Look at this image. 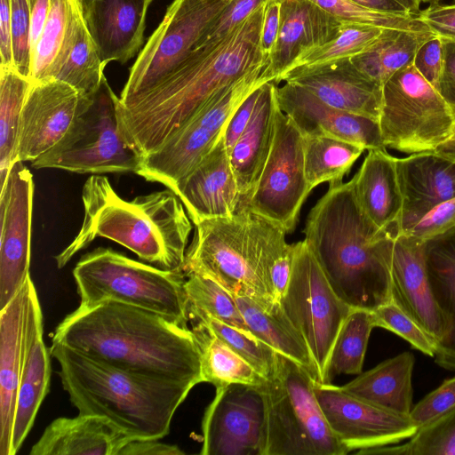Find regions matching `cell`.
<instances>
[{"label": "cell", "instance_id": "7402d4cb", "mask_svg": "<svg viewBox=\"0 0 455 455\" xmlns=\"http://www.w3.org/2000/svg\"><path fill=\"white\" fill-rule=\"evenodd\" d=\"M342 23L310 0H281L279 31L263 74L279 84L303 52L334 38Z\"/></svg>", "mask_w": 455, "mask_h": 455}, {"label": "cell", "instance_id": "816d5d0a", "mask_svg": "<svg viewBox=\"0 0 455 455\" xmlns=\"http://www.w3.org/2000/svg\"><path fill=\"white\" fill-rule=\"evenodd\" d=\"M455 227V197L434 207L406 233L425 241Z\"/></svg>", "mask_w": 455, "mask_h": 455}, {"label": "cell", "instance_id": "484cf974", "mask_svg": "<svg viewBox=\"0 0 455 455\" xmlns=\"http://www.w3.org/2000/svg\"><path fill=\"white\" fill-rule=\"evenodd\" d=\"M149 0H83V15L103 64L130 60L144 41Z\"/></svg>", "mask_w": 455, "mask_h": 455}, {"label": "cell", "instance_id": "d590c367", "mask_svg": "<svg viewBox=\"0 0 455 455\" xmlns=\"http://www.w3.org/2000/svg\"><path fill=\"white\" fill-rule=\"evenodd\" d=\"M434 36L430 30L386 28L373 46L350 60L383 86L396 71L411 65L419 46Z\"/></svg>", "mask_w": 455, "mask_h": 455}, {"label": "cell", "instance_id": "ba28073f", "mask_svg": "<svg viewBox=\"0 0 455 455\" xmlns=\"http://www.w3.org/2000/svg\"><path fill=\"white\" fill-rule=\"evenodd\" d=\"M314 379L301 365L276 353L275 364L259 386L266 407L264 455H346L314 391Z\"/></svg>", "mask_w": 455, "mask_h": 455}, {"label": "cell", "instance_id": "003e7915", "mask_svg": "<svg viewBox=\"0 0 455 455\" xmlns=\"http://www.w3.org/2000/svg\"><path fill=\"white\" fill-rule=\"evenodd\" d=\"M153 0H149L150 3H152Z\"/></svg>", "mask_w": 455, "mask_h": 455}, {"label": "cell", "instance_id": "e7e4bbea", "mask_svg": "<svg viewBox=\"0 0 455 455\" xmlns=\"http://www.w3.org/2000/svg\"><path fill=\"white\" fill-rule=\"evenodd\" d=\"M403 4L410 13L419 15L420 12V3L422 0H396Z\"/></svg>", "mask_w": 455, "mask_h": 455}, {"label": "cell", "instance_id": "681fc988", "mask_svg": "<svg viewBox=\"0 0 455 455\" xmlns=\"http://www.w3.org/2000/svg\"><path fill=\"white\" fill-rule=\"evenodd\" d=\"M267 1L268 0H232L208 29L199 46L226 36L260 5Z\"/></svg>", "mask_w": 455, "mask_h": 455}, {"label": "cell", "instance_id": "f1b7e54d", "mask_svg": "<svg viewBox=\"0 0 455 455\" xmlns=\"http://www.w3.org/2000/svg\"><path fill=\"white\" fill-rule=\"evenodd\" d=\"M278 84L270 81L259 87V94L251 118L229 152L241 203L253 193L268 157L275 133Z\"/></svg>", "mask_w": 455, "mask_h": 455}, {"label": "cell", "instance_id": "60d3db41", "mask_svg": "<svg viewBox=\"0 0 455 455\" xmlns=\"http://www.w3.org/2000/svg\"><path fill=\"white\" fill-rule=\"evenodd\" d=\"M105 67L83 18L74 44L53 79L64 82L82 96L91 98L100 85Z\"/></svg>", "mask_w": 455, "mask_h": 455}, {"label": "cell", "instance_id": "277c9868", "mask_svg": "<svg viewBox=\"0 0 455 455\" xmlns=\"http://www.w3.org/2000/svg\"><path fill=\"white\" fill-rule=\"evenodd\" d=\"M82 200V226L74 240L56 256L60 268L96 237H104L157 267L183 271L192 220L171 189L127 201L116 194L106 176L92 174L84 184Z\"/></svg>", "mask_w": 455, "mask_h": 455}, {"label": "cell", "instance_id": "8992f818", "mask_svg": "<svg viewBox=\"0 0 455 455\" xmlns=\"http://www.w3.org/2000/svg\"><path fill=\"white\" fill-rule=\"evenodd\" d=\"M195 226L183 267L185 275H207L229 293L249 297L266 307L277 302L269 269L290 246L280 226L243 205L229 217L203 220Z\"/></svg>", "mask_w": 455, "mask_h": 455}, {"label": "cell", "instance_id": "3957f363", "mask_svg": "<svg viewBox=\"0 0 455 455\" xmlns=\"http://www.w3.org/2000/svg\"><path fill=\"white\" fill-rule=\"evenodd\" d=\"M304 241L337 296L374 311L391 302L394 231L377 228L361 209L353 178L328 190L309 212Z\"/></svg>", "mask_w": 455, "mask_h": 455}, {"label": "cell", "instance_id": "4dcf8cb0", "mask_svg": "<svg viewBox=\"0 0 455 455\" xmlns=\"http://www.w3.org/2000/svg\"><path fill=\"white\" fill-rule=\"evenodd\" d=\"M24 285L0 310V455H12V439L23 361Z\"/></svg>", "mask_w": 455, "mask_h": 455}, {"label": "cell", "instance_id": "4fadbf2b", "mask_svg": "<svg viewBox=\"0 0 455 455\" xmlns=\"http://www.w3.org/2000/svg\"><path fill=\"white\" fill-rule=\"evenodd\" d=\"M279 303L304 339L323 383L334 340L352 308L334 292L304 240L293 243L291 275Z\"/></svg>", "mask_w": 455, "mask_h": 455}, {"label": "cell", "instance_id": "74e56055", "mask_svg": "<svg viewBox=\"0 0 455 455\" xmlns=\"http://www.w3.org/2000/svg\"><path fill=\"white\" fill-rule=\"evenodd\" d=\"M30 86V79L13 66L0 67V188L18 161L21 113Z\"/></svg>", "mask_w": 455, "mask_h": 455}, {"label": "cell", "instance_id": "9a60e30c", "mask_svg": "<svg viewBox=\"0 0 455 455\" xmlns=\"http://www.w3.org/2000/svg\"><path fill=\"white\" fill-rule=\"evenodd\" d=\"M202 455H264L266 407L258 386L216 387L202 421Z\"/></svg>", "mask_w": 455, "mask_h": 455}, {"label": "cell", "instance_id": "be15d7a7", "mask_svg": "<svg viewBox=\"0 0 455 455\" xmlns=\"http://www.w3.org/2000/svg\"><path fill=\"white\" fill-rule=\"evenodd\" d=\"M455 162V139H449L439 145L434 151Z\"/></svg>", "mask_w": 455, "mask_h": 455}, {"label": "cell", "instance_id": "9f6ffc18", "mask_svg": "<svg viewBox=\"0 0 455 455\" xmlns=\"http://www.w3.org/2000/svg\"><path fill=\"white\" fill-rule=\"evenodd\" d=\"M293 263V243L279 255L269 269V282L275 299L279 302L289 284Z\"/></svg>", "mask_w": 455, "mask_h": 455}, {"label": "cell", "instance_id": "7c38bea8", "mask_svg": "<svg viewBox=\"0 0 455 455\" xmlns=\"http://www.w3.org/2000/svg\"><path fill=\"white\" fill-rule=\"evenodd\" d=\"M231 1L173 0L132 66L119 105L129 106L172 76Z\"/></svg>", "mask_w": 455, "mask_h": 455}, {"label": "cell", "instance_id": "6f0895ef", "mask_svg": "<svg viewBox=\"0 0 455 455\" xmlns=\"http://www.w3.org/2000/svg\"><path fill=\"white\" fill-rule=\"evenodd\" d=\"M280 12L281 0L267 1L261 28V47L267 59L277 38L280 26Z\"/></svg>", "mask_w": 455, "mask_h": 455}, {"label": "cell", "instance_id": "8fae6325", "mask_svg": "<svg viewBox=\"0 0 455 455\" xmlns=\"http://www.w3.org/2000/svg\"><path fill=\"white\" fill-rule=\"evenodd\" d=\"M379 123L386 148L411 154L434 152L455 128L440 93L412 64L383 84Z\"/></svg>", "mask_w": 455, "mask_h": 455}, {"label": "cell", "instance_id": "94428289", "mask_svg": "<svg viewBox=\"0 0 455 455\" xmlns=\"http://www.w3.org/2000/svg\"><path fill=\"white\" fill-rule=\"evenodd\" d=\"M51 0H29L31 20L30 44L32 54L48 18Z\"/></svg>", "mask_w": 455, "mask_h": 455}, {"label": "cell", "instance_id": "f6af8a7d", "mask_svg": "<svg viewBox=\"0 0 455 455\" xmlns=\"http://www.w3.org/2000/svg\"><path fill=\"white\" fill-rule=\"evenodd\" d=\"M342 22H354L406 30H429L419 15H398L372 11L351 0H310Z\"/></svg>", "mask_w": 455, "mask_h": 455}, {"label": "cell", "instance_id": "91938a15", "mask_svg": "<svg viewBox=\"0 0 455 455\" xmlns=\"http://www.w3.org/2000/svg\"><path fill=\"white\" fill-rule=\"evenodd\" d=\"M0 57L1 66H13L11 0H0Z\"/></svg>", "mask_w": 455, "mask_h": 455}, {"label": "cell", "instance_id": "f5cc1de1", "mask_svg": "<svg viewBox=\"0 0 455 455\" xmlns=\"http://www.w3.org/2000/svg\"><path fill=\"white\" fill-rule=\"evenodd\" d=\"M428 5L419 16L435 36L455 43V4H443L440 0H427Z\"/></svg>", "mask_w": 455, "mask_h": 455}, {"label": "cell", "instance_id": "4316f807", "mask_svg": "<svg viewBox=\"0 0 455 455\" xmlns=\"http://www.w3.org/2000/svg\"><path fill=\"white\" fill-rule=\"evenodd\" d=\"M109 419L90 414L52 420L32 446L30 455H119L132 440Z\"/></svg>", "mask_w": 455, "mask_h": 455}, {"label": "cell", "instance_id": "11a10c76", "mask_svg": "<svg viewBox=\"0 0 455 455\" xmlns=\"http://www.w3.org/2000/svg\"><path fill=\"white\" fill-rule=\"evenodd\" d=\"M443 41L444 63L438 92L448 106L455 123V43L445 39Z\"/></svg>", "mask_w": 455, "mask_h": 455}, {"label": "cell", "instance_id": "ab89813d", "mask_svg": "<svg viewBox=\"0 0 455 455\" xmlns=\"http://www.w3.org/2000/svg\"><path fill=\"white\" fill-rule=\"evenodd\" d=\"M186 277L189 320L211 317L249 331L234 297L219 283L198 273L188 274Z\"/></svg>", "mask_w": 455, "mask_h": 455}, {"label": "cell", "instance_id": "7dc6e473", "mask_svg": "<svg viewBox=\"0 0 455 455\" xmlns=\"http://www.w3.org/2000/svg\"><path fill=\"white\" fill-rule=\"evenodd\" d=\"M13 66L29 78L32 62L29 0H11Z\"/></svg>", "mask_w": 455, "mask_h": 455}, {"label": "cell", "instance_id": "03108f58", "mask_svg": "<svg viewBox=\"0 0 455 455\" xmlns=\"http://www.w3.org/2000/svg\"><path fill=\"white\" fill-rule=\"evenodd\" d=\"M451 139H455V130L453 131V132H452V135H451Z\"/></svg>", "mask_w": 455, "mask_h": 455}, {"label": "cell", "instance_id": "52a82bcc", "mask_svg": "<svg viewBox=\"0 0 455 455\" xmlns=\"http://www.w3.org/2000/svg\"><path fill=\"white\" fill-rule=\"evenodd\" d=\"M73 276L82 306L116 301L188 327L187 277L183 271L163 269L100 247L81 257Z\"/></svg>", "mask_w": 455, "mask_h": 455}, {"label": "cell", "instance_id": "2e32d148", "mask_svg": "<svg viewBox=\"0 0 455 455\" xmlns=\"http://www.w3.org/2000/svg\"><path fill=\"white\" fill-rule=\"evenodd\" d=\"M314 391L329 427L348 453L398 443L418 429L408 415L361 400L342 387L314 381Z\"/></svg>", "mask_w": 455, "mask_h": 455}, {"label": "cell", "instance_id": "ffe728a7", "mask_svg": "<svg viewBox=\"0 0 455 455\" xmlns=\"http://www.w3.org/2000/svg\"><path fill=\"white\" fill-rule=\"evenodd\" d=\"M280 109L302 135H325L364 149H386L379 120L349 113L323 102L309 91L284 82L276 90Z\"/></svg>", "mask_w": 455, "mask_h": 455}, {"label": "cell", "instance_id": "db71d44e", "mask_svg": "<svg viewBox=\"0 0 455 455\" xmlns=\"http://www.w3.org/2000/svg\"><path fill=\"white\" fill-rule=\"evenodd\" d=\"M259 87L251 92L243 100L226 126L223 140L228 154L251 118L259 98Z\"/></svg>", "mask_w": 455, "mask_h": 455}, {"label": "cell", "instance_id": "e0dca14e", "mask_svg": "<svg viewBox=\"0 0 455 455\" xmlns=\"http://www.w3.org/2000/svg\"><path fill=\"white\" fill-rule=\"evenodd\" d=\"M33 196V176L18 160L0 188V310L30 276Z\"/></svg>", "mask_w": 455, "mask_h": 455}, {"label": "cell", "instance_id": "c3c4849f", "mask_svg": "<svg viewBox=\"0 0 455 455\" xmlns=\"http://www.w3.org/2000/svg\"><path fill=\"white\" fill-rule=\"evenodd\" d=\"M455 408V377L445 379L411 408L409 417L418 428Z\"/></svg>", "mask_w": 455, "mask_h": 455}, {"label": "cell", "instance_id": "f907efd6", "mask_svg": "<svg viewBox=\"0 0 455 455\" xmlns=\"http://www.w3.org/2000/svg\"><path fill=\"white\" fill-rule=\"evenodd\" d=\"M443 63V41L441 37L434 36L419 46L412 65L438 91Z\"/></svg>", "mask_w": 455, "mask_h": 455}, {"label": "cell", "instance_id": "5b68a950", "mask_svg": "<svg viewBox=\"0 0 455 455\" xmlns=\"http://www.w3.org/2000/svg\"><path fill=\"white\" fill-rule=\"evenodd\" d=\"M51 355L80 414L104 417L136 439H162L195 385L134 373L52 343Z\"/></svg>", "mask_w": 455, "mask_h": 455}, {"label": "cell", "instance_id": "44dd1931", "mask_svg": "<svg viewBox=\"0 0 455 455\" xmlns=\"http://www.w3.org/2000/svg\"><path fill=\"white\" fill-rule=\"evenodd\" d=\"M289 82L309 91L330 106L379 120L382 86L359 70L350 59L286 73Z\"/></svg>", "mask_w": 455, "mask_h": 455}, {"label": "cell", "instance_id": "1f68e13d", "mask_svg": "<svg viewBox=\"0 0 455 455\" xmlns=\"http://www.w3.org/2000/svg\"><path fill=\"white\" fill-rule=\"evenodd\" d=\"M414 363L415 358L411 352L401 353L361 372L342 387L373 405L409 416L412 408Z\"/></svg>", "mask_w": 455, "mask_h": 455}, {"label": "cell", "instance_id": "ee69618b", "mask_svg": "<svg viewBox=\"0 0 455 455\" xmlns=\"http://www.w3.org/2000/svg\"><path fill=\"white\" fill-rule=\"evenodd\" d=\"M189 321L204 323L264 378H267L272 371L275 364L277 352L251 331L211 317H200Z\"/></svg>", "mask_w": 455, "mask_h": 455}, {"label": "cell", "instance_id": "f546056e", "mask_svg": "<svg viewBox=\"0 0 455 455\" xmlns=\"http://www.w3.org/2000/svg\"><path fill=\"white\" fill-rule=\"evenodd\" d=\"M353 177L357 202L379 228L401 233L403 199L396 158L386 149H371Z\"/></svg>", "mask_w": 455, "mask_h": 455}, {"label": "cell", "instance_id": "6da1fadb", "mask_svg": "<svg viewBox=\"0 0 455 455\" xmlns=\"http://www.w3.org/2000/svg\"><path fill=\"white\" fill-rule=\"evenodd\" d=\"M267 3L226 36L195 49L159 85L127 107L118 105L121 132L141 158L159 148L217 92L267 63L261 47Z\"/></svg>", "mask_w": 455, "mask_h": 455}, {"label": "cell", "instance_id": "9c48e42d", "mask_svg": "<svg viewBox=\"0 0 455 455\" xmlns=\"http://www.w3.org/2000/svg\"><path fill=\"white\" fill-rule=\"evenodd\" d=\"M260 65L217 92L159 148L141 158L136 174L174 192L223 137L233 113L261 84L270 82Z\"/></svg>", "mask_w": 455, "mask_h": 455}, {"label": "cell", "instance_id": "5bb4252c", "mask_svg": "<svg viewBox=\"0 0 455 455\" xmlns=\"http://www.w3.org/2000/svg\"><path fill=\"white\" fill-rule=\"evenodd\" d=\"M311 191L305 174L303 135L277 103L268 157L250 199L240 205L289 234Z\"/></svg>", "mask_w": 455, "mask_h": 455}, {"label": "cell", "instance_id": "b9f144b4", "mask_svg": "<svg viewBox=\"0 0 455 455\" xmlns=\"http://www.w3.org/2000/svg\"><path fill=\"white\" fill-rule=\"evenodd\" d=\"M384 29L386 28L371 25L343 22L334 38L303 52L289 71L297 68L315 67L352 59L373 46Z\"/></svg>", "mask_w": 455, "mask_h": 455}, {"label": "cell", "instance_id": "d6a6232c", "mask_svg": "<svg viewBox=\"0 0 455 455\" xmlns=\"http://www.w3.org/2000/svg\"><path fill=\"white\" fill-rule=\"evenodd\" d=\"M83 18V0H51L48 18L32 54L31 83L54 78Z\"/></svg>", "mask_w": 455, "mask_h": 455}, {"label": "cell", "instance_id": "6125c7cd", "mask_svg": "<svg viewBox=\"0 0 455 455\" xmlns=\"http://www.w3.org/2000/svg\"><path fill=\"white\" fill-rule=\"evenodd\" d=\"M367 9L398 15L411 14L396 0H351Z\"/></svg>", "mask_w": 455, "mask_h": 455}, {"label": "cell", "instance_id": "30bf717a", "mask_svg": "<svg viewBox=\"0 0 455 455\" xmlns=\"http://www.w3.org/2000/svg\"><path fill=\"white\" fill-rule=\"evenodd\" d=\"M118 105L119 97L104 76L67 134L51 150L32 161V167L91 174L136 173L141 156L121 132Z\"/></svg>", "mask_w": 455, "mask_h": 455}, {"label": "cell", "instance_id": "d6986e66", "mask_svg": "<svg viewBox=\"0 0 455 455\" xmlns=\"http://www.w3.org/2000/svg\"><path fill=\"white\" fill-rule=\"evenodd\" d=\"M24 291L23 361L12 428V455L21 448L32 428L51 380V352L44 342L42 308L30 276Z\"/></svg>", "mask_w": 455, "mask_h": 455}, {"label": "cell", "instance_id": "cb8c5ba5", "mask_svg": "<svg viewBox=\"0 0 455 455\" xmlns=\"http://www.w3.org/2000/svg\"><path fill=\"white\" fill-rule=\"evenodd\" d=\"M174 193L193 224L206 219L229 217L236 212L241 195L223 137Z\"/></svg>", "mask_w": 455, "mask_h": 455}, {"label": "cell", "instance_id": "f35d334b", "mask_svg": "<svg viewBox=\"0 0 455 455\" xmlns=\"http://www.w3.org/2000/svg\"><path fill=\"white\" fill-rule=\"evenodd\" d=\"M375 328L372 312L352 308L331 347L323 376V384L331 383L339 374L362 372L368 340Z\"/></svg>", "mask_w": 455, "mask_h": 455}, {"label": "cell", "instance_id": "7a4b0ae2", "mask_svg": "<svg viewBox=\"0 0 455 455\" xmlns=\"http://www.w3.org/2000/svg\"><path fill=\"white\" fill-rule=\"evenodd\" d=\"M52 343L127 371L195 386L203 382L191 329L127 304L80 305L58 324Z\"/></svg>", "mask_w": 455, "mask_h": 455}, {"label": "cell", "instance_id": "e575fe53", "mask_svg": "<svg viewBox=\"0 0 455 455\" xmlns=\"http://www.w3.org/2000/svg\"><path fill=\"white\" fill-rule=\"evenodd\" d=\"M200 351L203 382L215 387L230 384L260 386L265 378L200 321H190Z\"/></svg>", "mask_w": 455, "mask_h": 455}, {"label": "cell", "instance_id": "83f0119b", "mask_svg": "<svg viewBox=\"0 0 455 455\" xmlns=\"http://www.w3.org/2000/svg\"><path fill=\"white\" fill-rule=\"evenodd\" d=\"M426 272L443 325L435 362L455 371V227L423 243Z\"/></svg>", "mask_w": 455, "mask_h": 455}, {"label": "cell", "instance_id": "7bdbcfd3", "mask_svg": "<svg viewBox=\"0 0 455 455\" xmlns=\"http://www.w3.org/2000/svg\"><path fill=\"white\" fill-rule=\"evenodd\" d=\"M357 454L455 455V408L417 429L410 441L393 447H376Z\"/></svg>", "mask_w": 455, "mask_h": 455}, {"label": "cell", "instance_id": "ac0fdd59", "mask_svg": "<svg viewBox=\"0 0 455 455\" xmlns=\"http://www.w3.org/2000/svg\"><path fill=\"white\" fill-rule=\"evenodd\" d=\"M91 98L56 79L31 83L21 113L18 160L32 162L51 150Z\"/></svg>", "mask_w": 455, "mask_h": 455}, {"label": "cell", "instance_id": "8d00e7d4", "mask_svg": "<svg viewBox=\"0 0 455 455\" xmlns=\"http://www.w3.org/2000/svg\"><path fill=\"white\" fill-rule=\"evenodd\" d=\"M305 174L311 190L322 183L343 182L363 148L330 136L303 135Z\"/></svg>", "mask_w": 455, "mask_h": 455}, {"label": "cell", "instance_id": "836d02e7", "mask_svg": "<svg viewBox=\"0 0 455 455\" xmlns=\"http://www.w3.org/2000/svg\"><path fill=\"white\" fill-rule=\"evenodd\" d=\"M231 295L249 331L276 352L305 368L317 382V371L310 351L302 336L284 314L280 303L276 302L271 307H266L249 297Z\"/></svg>", "mask_w": 455, "mask_h": 455}, {"label": "cell", "instance_id": "bcb514c9", "mask_svg": "<svg viewBox=\"0 0 455 455\" xmlns=\"http://www.w3.org/2000/svg\"><path fill=\"white\" fill-rule=\"evenodd\" d=\"M372 312L375 327L388 330L408 341L414 348L434 357L435 343L408 315L392 302Z\"/></svg>", "mask_w": 455, "mask_h": 455}, {"label": "cell", "instance_id": "d4e9b609", "mask_svg": "<svg viewBox=\"0 0 455 455\" xmlns=\"http://www.w3.org/2000/svg\"><path fill=\"white\" fill-rule=\"evenodd\" d=\"M403 199L401 233H406L436 205L455 197V162L435 152L396 158Z\"/></svg>", "mask_w": 455, "mask_h": 455}, {"label": "cell", "instance_id": "603a6c76", "mask_svg": "<svg viewBox=\"0 0 455 455\" xmlns=\"http://www.w3.org/2000/svg\"><path fill=\"white\" fill-rule=\"evenodd\" d=\"M423 243L410 234L395 237L391 262V302L435 344L442 337L443 325L427 280Z\"/></svg>", "mask_w": 455, "mask_h": 455}, {"label": "cell", "instance_id": "680465c9", "mask_svg": "<svg viewBox=\"0 0 455 455\" xmlns=\"http://www.w3.org/2000/svg\"><path fill=\"white\" fill-rule=\"evenodd\" d=\"M160 439H132L120 451L119 455H180L184 452L173 444Z\"/></svg>", "mask_w": 455, "mask_h": 455}]
</instances>
